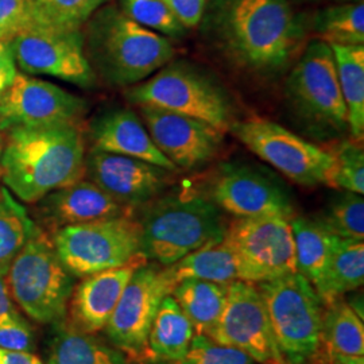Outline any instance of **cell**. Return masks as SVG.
Here are the masks:
<instances>
[{"label": "cell", "mask_w": 364, "mask_h": 364, "mask_svg": "<svg viewBox=\"0 0 364 364\" xmlns=\"http://www.w3.org/2000/svg\"><path fill=\"white\" fill-rule=\"evenodd\" d=\"M198 27L228 65L262 80L290 70L309 36L290 0H207Z\"/></svg>", "instance_id": "6da1fadb"}, {"label": "cell", "mask_w": 364, "mask_h": 364, "mask_svg": "<svg viewBox=\"0 0 364 364\" xmlns=\"http://www.w3.org/2000/svg\"><path fill=\"white\" fill-rule=\"evenodd\" d=\"M0 177L27 204L85 178V144L77 124L7 130Z\"/></svg>", "instance_id": "7a4b0ae2"}, {"label": "cell", "mask_w": 364, "mask_h": 364, "mask_svg": "<svg viewBox=\"0 0 364 364\" xmlns=\"http://www.w3.org/2000/svg\"><path fill=\"white\" fill-rule=\"evenodd\" d=\"M82 36L95 76L112 87L139 84L174 55L169 39L131 21L115 6H103L93 14Z\"/></svg>", "instance_id": "3957f363"}, {"label": "cell", "mask_w": 364, "mask_h": 364, "mask_svg": "<svg viewBox=\"0 0 364 364\" xmlns=\"http://www.w3.org/2000/svg\"><path fill=\"white\" fill-rule=\"evenodd\" d=\"M144 207L141 254L161 266H170L221 240L228 225L223 210L209 197L191 191L162 193Z\"/></svg>", "instance_id": "277c9868"}, {"label": "cell", "mask_w": 364, "mask_h": 364, "mask_svg": "<svg viewBox=\"0 0 364 364\" xmlns=\"http://www.w3.org/2000/svg\"><path fill=\"white\" fill-rule=\"evenodd\" d=\"M269 316L274 341L284 364H320L324 304L301 274L282 275L257 284Z\"/></svg>", "instance_id": "5b68a950"}, {"label": "cell", "mask_w": 364, "mask_h": 364, "mask_svg": "<svg viewBox=\"0 0 364 364\" xmlns=\"http://www.w3.org/2000/svg\"><path fill=\"white\" fill-rule=\"evenodd\" d=\"M294 117L318 138H336L348 131V115L338 85L331 46L318 39L306 43L285 82Z\"/></svg>", "instance_id": "8992f818"}, {"label": "cell", "mask_w": 364, "mask_h": 364, "mask_svg": "<svg viewBox=\"0 0 364 364\" xmlns=\"http://www.w3.org/2000/svg\"><path fill=\"white\" fill-rule=\"evenodd\" d=\"M72 277L58 258L52 239L33 224L7 273L14 301L39 324H57L65 320L75 287Z\"/></svg>", "instance_id": "52a82bcc"}, {"label": "cell", "mask_w": 364, "mask_h": 364, "mask_svg": "<svg viewBox=\"0 0 364 364\" xmlns=\"http://www.w3.org/2000/svg\"><path fill=\"white\" fill-rule=\"evenodd\" d=\"M136 105H153L186 117H195L221 132L235 122L234 103L227 90L198 66L174 61L127 91Z\"/></svg>", "instance_id": "ba28073f"}, {"label": "cell", "mask_w": 364, "mask_h": 364, "mask_svg": "<svg viewBox=\"0 0 364 364\" xmlns=\"http://www.w3.org/2000/svg\"><path fill=\"white\" fill-rule=\"evenodd\" d=\"M58 258L73 277H87L129 263L141 254V224L130 216L58 228L53 235Z\"/></svg>", "instance_id": "9c48e42d"}, {"label": "cell", "mask_w": 364, "mask_h": 364, "mask_svg": "<svg viewBox=\"0 0 364 364\" xmlns=\"http://www.w3.org/2000/svg\"><path fill=\"white\" fill-rule=\"evenodd\" d=\"M223 243L234 255L239 281L260 284L296 273V247L285 216L235 218Z\"/></svg>", "instance_id": "30bf717a"}, {"label": "cell", "mask_w": 364, "mask_h": 364, "mask_svg": "<svg viewBox=\"0 0 364 364\" xmlns=\"http://www.w3.org/2000/svg\"><path fill=\"white\" fill-rule=\"evenodd\" d=\"M228 131L290 181L301 186H329L335 165L332 154L281 124L263 117H250L235 120Z\"/></svg>", "instance_id": "8fae6325"}, {"label": "cell", "mask_w": 364, "mask_h": 364, "mask_svg": "<svg viewBox=\"0 0 364 364\" xmlns=\"http://www.w3.org/2000/svg\"><path fill=\"white\" fill-rule=\"evenodd\" d=\"M174 287L165 266L146 262L124 287L105 331L109 343L139 363L162 299Z\"/></svg>", "instance_id": "7c38bea8"}, {"label": "cell", "mask_w": 364, "mask_h": 364, "mask_svg": "<svg viewBox=\"0 0 364 364\" xmlns=\"http://www.w3.org/2000/svg\"><path fill=\"white\" fill-rule=\"evenodd\" d=\"M16 66L33 76H52L78 87H91L96 76L84 50L82 30L58 31L34 26L11 39Z\"/></svg>", "instance_id": "4fadbf2b"}, {"label": "cell", "mask_w": 364, "mask_h": 364, "mask_svg": "<svg viewBox=\"0 0 364 364\" xmlns=\"http://www.w3.org/2000/svg\"><path fill=\"white\" fill-rule=\"evenodd\" d=\"M209 338L247 353L258 364H284L274 341L264 301L255 284L234 281Z\"/></svg>", "instance_id": "5bb4252c"}, {"label": "cell", "mask_w": 364, "mask_h": 364, "mask_svg": "<svg viewBox=\"0 0 364 364\" xmlns=\"http://www.w3.org/2000/svg\"><path fill=\"white\" fill-rule=\"evenodd\" d=\"M209 198L234 218L294 216L287 186L270 173L245 164H224L213 180Z\"/></svg>", "instance_id": "9a60e30c"}, {"label": "cell", "mask_w": 364, "mask_h": 364, "mask_svg": "<svg viewBox=\"0 0 364 364\" xmlns=\"http://www.w3.org/2000/svg\"><path fill=\"white\" fill-rule=\"evenodd\" d=\"M87 102L61 87L19 75L0 96V131L15 127L77 124Z\"/></svg>", "instance_id": "2e32d148"}, {"label": "cell", "mask_w": 364, "mask_h": 364, "mask_svg": "<svg viewBox=\"0 0 364 364\" xmlns=\"http://www.w3.org/2000/svg\"><path fill=\"white\" fill-rule=\"evenodd\" d=\"M139 109L156 149L177 169H197L219 153L224 132L208 123L153 105Z\"/></svg>", "instance_id": "e0dca14e"}, {"label": "cell", "mask_w": 364, "mask_h": 364, "mask_svg": "<svg viewBox=\"0 0 364 364\" xmlns=\"http://www.w3.org/2000/svg\"><path fill=\"white\" fill-rule=\"evenodd\" d=\"M85 177L122 205L136 209L162 195L174 171L134 156L92 149L85 156Z\"/></svg>", "instance_id": "ac0fdd59"}, {"label": "cell", "mask_w": 364, "mask_h": 364, "mask_svg": "<svg viewBox=\"0 0 364 364\" xmlns=\"http://www.w3.org/2000/svg\"><path fill=\"white\" fill-rule=\"evenodd\" d=\"M149 262L142 254L129 263L91 274L73 287L68 304L70 326L85 333H97L105 329L134 272Z\"/></svg>", "instance_id": "d6986e66"}, {"label": "cell", "mask_w": 364, "mask_h": 364, "mask_svg": "<svg viewBox=\"0 0 364 364\" xmlns=\"http://www.w3.org/2000/svg\"><path fill=\"white\" fill-rule=\"evenodd\" d=\"M38 215L57 231L66 225L130 216L135 209L122 205L90 180H80L41 198Z\"/></svg>", "instance_id": "ffe728a7"}, {"label": "cell", "mask_w": 364, "mask_h": 364, "mask_svg": "<svg viewBox=\"0 0 364 364\" xmlns=\"http://www.w3.org/2000/svg\"><path fill=\"white\" fill-rule=\"evenodd\" d=\"M90 136L93 150L134 156L174 173L177 170L156 149L142 119L131 109H109L95 117L90 127Z\"/></svg>", "instance_id": "44dd1931"}, {"label": "cell", "mask_w": 364, "mask_h": 364, "mask_svg": "<svg viewBox=\"0 0 364 364\" xmlns=\"http://www.w3.org/2000/svg\"><path fill=\"white\" fill-rule=\"evenodd\" d=\"M195 328L169 294L162 299L151 324L144 355L138 364H166L180 360L188 352Z\"/></svg>", "instance_id": "7402d4cb"}, {"label": "cell", "mask_w": 364, "mask_h": 364, "mask_svg": "<svg viewBox=\"0 0 364 364\" xmlns=\"http://www.w3.org/2000/svg\"><path fill=\"white\" fill-rule=\"evenodd\" d=\"M46 364H135L112 344L81 332L66 320L53 324Z\"/></svg>", "instance_id": "603a6c76"}, {"label": "cell", "mask_w": 364, "mask_h": 364, "mask_svg": "<svg viewBox=\"0 0 364 364\" xmlns=\"http://www.w3.org/2000/svg\"><path fill=\"white\" fill-rule=\"evenodd\" d=\"M290 225L297 273L306 278L317 291L326 279L336 235L331 234L316 218L293 216Z\"/></svg>", "instance_id": "cb8c5ba5"}, {"label": "cell", "mask_w": 364, "mask_h": 364, "mask_svg": "<svg viewBox=\"0 0 364 364\" xmlns=\"http://www.w3.org/2000/svg\"><path fill=\"white\" fill-rule=\"evenodd\" d=\"M230 284L188 278L177 282L171 296L195 328L196 335H207L224 309Z\"/></svg>", "instance_id": "d4e9b609"}, {"label": "cell", "mask_w": 364, "mask_h": 364, "mask_svg": "<svg viewBox=\"0 0 364 364\" xmlns=\"http://www.w3.org/2000/svg\"><path fill=\"white\" fill-rule=\"evenodd\" d=\"M338 72V85L347 107L352 139L364 135V45H329Z\"/></svg>", "instance_id": "484cf974"}, {"label": "cell", "mask_w": 364, "mask_h": 364, "mask_svg": "<svg viewBox=\"0 0 364 364\" xmlns=\"http://www.w3.org/2000/svg\"><path fill=\"white\" fill-rule=\"evenodd\" d=\"M364 243L336 236L326 279L317 290L324 306L363 287Z\"/></svg>", "instance_id": "4316f807"}, {"label": "cell", "mask_w": 364, "mask_h": 364, "mask_svg": "<svg viewBox=\"0 0 364 364\" xmlns=\"http://www.w3.org/2000/svg\"><path fill=\"white\" fill-rule=\"evenodd\" d=\"M165 269L174 285L188 278L218 284H231L239 281L234 255L223 243V239L196 250L176 263L165 266Z\"/></svg>", "instance_id": "83f0119b"}, {"label": "cell", "mask_w": 364, "mask_h": 364, "mask_svg": "<svg viewBox=\"0 0 364 364\" xmlns=\"http://www.w3.org/2000/svg\"><path fill=\"white\" fill-rule=\"evenodd\" d=\"M306 28L328 45H364L363 0L323 7L306 19Z\"/></svg>", "instance_id": "f1b7e54d"}, {"label": "cell", "mask_w": 364, "mask_h": 364, "mask_svg": "<svg viewBox=\"0 0 364 364\" xmlns=\"http://www.w3.org/2000/svg\"><path fill=\"white\" fill-rule=\"evenodd\" d=\"M323 343L329 355L364 356L363 320L352 311L346 299L324 306Z\"/></svg>", "instance_id": "f546056e"}, {"label": "cell", "mask_w": 364, "mask_h": 364, "mask_svg": "<svg viewBox=\"0 0 364 364\" xmlns=\"http://www.w3.org/2000/svg\"><path fill=\"white\" fill-rule=\"evenodd\" d=\"M108 0H33L36 26L58 31L82 30Z\"/></svg>", "instance_id": "4dcf8cb0"}, {"label": "cell", "mask_w": 364, "mask_h": 364, "mask_svg": "<svg viewBox=\"0 0 364 364\" xmlns=\"http://www.w3.org/2000/svg\"><path fill=\"white\" fill-rule=\"evenodd\" d=\"M33 221L6 191L0 193V274L7 275L16 254L26 243Z\"/></svg>", "instance_id": "1f68e13d"}, {"label": "cell", "mask_w": 364, "mask_h": 364, "mask_svg": "<svg viewBox=\"0 0 364 364\" xmlns=\"http://www.w3.org/2000/svg\"><path fill=\"white\" fill-rule=\"evenodd\" d=\"M331 234L343 239H364L363 195L343 191L333 196L316 218Z\"/></svg>", "instance_id": "d6a6232c"}, {"label": "cell", "mask_w": 364, "mask_h": 364, "mask_svg": "<svg viewBox=\"0 0 364 364\" xmlns=\"http://www.w3.org/2000/svg\"><path fill=\"white\" fill-rule=\"evenodd\" d=\"M119 10L131 21L164 37L182 38L186 27L162 0H117Z\"/></svg>", "instance_id": "836d02e7"}, {"label": "cell", "mask_w": 364, "mask_h": 364, "mask_svg": "<svg viewBox=\"0 0 364 364\" xmlns=\"http://www.w3.org/2000/svg\"><path fill=\"white\" fill-rule=\"evenodd\" d=\"M333 156V173L329 188L364 193V153L362 142L348 139L338 144L331 153Z\"/></svg>", "instance_id": "e575fe53"}, {"label": "cell", "mask_w": 364, "mask_h": 364, "mask_svg": "<svg viewBox=\"0 0 364 364\" xmlns=\"http://www.w3.org/2000/svg\"><path fill=\"white\" fill-rule=\"evenodd\" d=\"M166 364H257L247 353L223 346L207 335H195L180 360Z\"/></svg>", "instance_id": "d590c367"}, {"label": "cell", "mask_w": 364, "mask_h": 364, "mask_svg": "<svg viewBox=\"0 0 364 364\" xmlns=\"http://www.w3.org/2000/svg\"><path fill=\"white\" fill-rule=\"evenodd\" d=\"M34 26L33 0H0V41L10 42Z\"/></svg>", "instance_id": "8d00e7d4"}, {"label": "cell", "mask_w": 364, "mask_h": 364, "mask_svg": "<svg viewBox=\"0 0 364 364\" xmlns=\"http://www.w3.org/2000/svg\"><path fill=\"white\" fill-rule=\"evenodd\" d=\"M36 347L31 326L21 313L0 321V348L10 351L33 352Z\"/></svg>", "instance_id": "74e56055"}, {"label": "cell", "mask_w": 364, "mask_h": 364, "mask_svg": "<svg viewBox=\"0 0 364 364\" xmlns=\"http://www.w3.org/2000/svg\"><path fill=\"white\" fill-rule=\"evenodd\" d=\"M186 28L198 26L207 0H162Z\"/></svg>", "instance_id": "f35d334b"}, {"label": "cell", "mask_w": 364, "mask_h": 364, "mask_svg": "<svg viewBox=\"0 0 364 364\" xmlns=\"http://www.w3.org/2000/svg\"><path fill=\"white\" fill-rule=\"evenodd\" d=\"M16 76V64L10 43L0 41V96L11 87Z\"/></svg>", "instance_id": "ab89813d"}, {"label": "cell", "mask_w": 364, "mask_h": 364, "mask_svg": "<svg viewBox=\"0 0 364 364\" xmlns=\"http://www.w3.org/2000/svg\"><path fill=\"white\" fill-rule=\"evenodd\" d=\"M7 284V275L0 274V321L18 314Z\"/></svg>", "instance_id": "60d3db41"}, {"label": "cell", "mask_w": 364, "mask_h": 364, "mask_svg": "<svg viewBox=\"0 0 364 364\" xmlns=\"http://www.w3.org/2000/svg\"><path fill=\"white\" fill-rule=\"evenodd\" d=\"M0 364H43L31 352L10 351L0 348Z\"/></svg>", "instance_id": "b9f144b4"}, {"label": "cell", "mask_w": 364, "mask_h": 364, "mask_svg": "<svg viewBox=\"0 0 364 364\" xmlns=\"http://www.w3.org/2000/svg\"><path fill=\"white\" fill-rule=\"evenodd\" d=\"M347 304L351 306L352 311L356 313L362 320L364 318L363 297L360 294H355V296H348V299H346Z\"/></svg>", "instance_id": "7bdbcfd3"}, {"label": "cell", "mask_w": 364, "mask_h": 364, "mask_svg": "<svg viewBox=\"0 0 364 364\" xmlns=\"http://www.w3.org/2000/svg\"><path fill=\"white\" fill-rule=\"evenodd\" d=\"M329 356L341 364H364V356H356V355H329Z\"/></svg>", "instance_id": "ee69618b"}, {"label": "cell", "mask_w": 364, "mask_h": 364, "mask_svg": "<svg viewBox=\"0 0 364 364\" xmlns=\"http://www.w3.org/2000/svg\"><path fill=\"white\" fill-rule=\"evenodd\" d=\"M1 151H3V139H1V135H0V158H1Z\"/></svg>", "instance_id": "f6af8a7d"}, {"label": "cell", "mask_w": 364, "mask_h": 364, "mask_svg": "<svg viewBox=\"0 0 364 364\" xmlns=\"http://www.w3.org/2000/svg\"><path fill=\"white\" fill-rule=\"evenodd\" d=\"M338 3H341V1H360V0H338Z\"/></svg>", "instance_id": "bcb514c9"}, {"label": "cell", "mask_w": 364, "mask_h": 364, "mask_svg": "<svg viewBox=\"0 0 364 364\" xmlns=\"http://www.w3.org/2000/svg\"><path fill=\"white\" fill-rule=\"evenodd\" d=\"M290 1L293 3V1H306V0H290Z\"/></svg>", "instance_id": "7dc6e473"}]
</instances>
